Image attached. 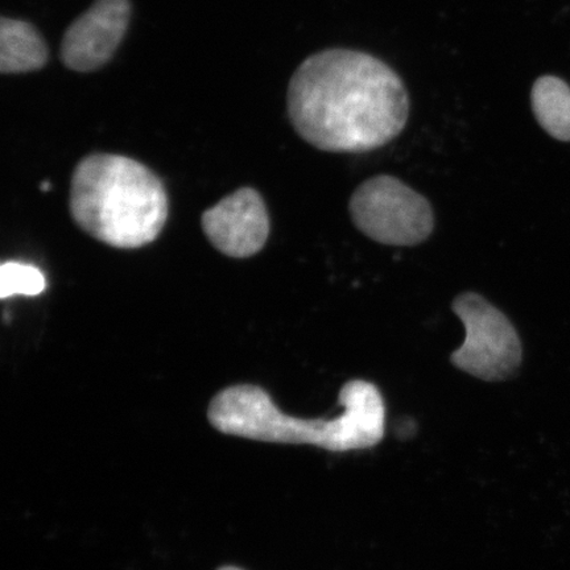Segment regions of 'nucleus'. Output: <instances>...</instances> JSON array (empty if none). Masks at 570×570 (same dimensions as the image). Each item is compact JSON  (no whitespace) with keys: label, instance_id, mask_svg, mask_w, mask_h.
Returning <instances> with one entry per match:
<instances>
[{"label":"nucleus","instance_id":"1","mask_svg":"<svg viewBox=\"0 0 570 570\" xmlns=\"http://www.w3.org/2000/svg\"><path fill=\"white\" fill-rule=\"evenodd\" d=\"M292 126L311 146L334 154H363L389 145L410 117V97L396 71L352 49L312 55L288 87Z\"/></svg>","mask_w":570,"mask_h":570},{"label":"nucleus","instance_id":"2","mask_svg":"<svg viewBox=\"0 0 570 570\" xmlns=\"http://www.w3.org/2000/svg\"><path fill=\"white\" fill-rule=\"evenodd\" d=\"M344 411L333 419L287 415L266 390L254 384L227 387L213 397L208 410L217 431L265 443L313 445L330 452L362 451L384 438L386 405L375 384L354 380L340 392Z\"/></svg>","mask_w":570,"mask_h":570},{"label":"nucleus","instance_id":"3","mask_svg":"<svg viewBox=\"0 0 570 570\" xmlns=\"http://www.w3.org/2000/svg\"><path fill=\"white\" fill-rule=\"evenodd\" d=\"M70 214L105 245L132 249L153 244L168 219V196L151 169L126 156L95 154L78 163Z\"/></svg>","mask_w":570,"mask_h":570},{"label":"nucleus","instance_id":"4","mask_svg":"<svg viewBox=\"0 0 570 570\" xmlns=\"http://www.w3.org/2000/svg\"><path fill=\"white\" fill-rule=\"evenodd\" d=\"M348 208L356 229L382 245L416 246L434 229L431 204L394 176L368 178L356 188Z\"/></svg>","mask_w":570,"mask_h":570},{"label":"nucleus","instance_id":"5","mask_svg":"<svg viewBox=\"0 0 570 570\" xmlns=\"http://www.w3.org/2000/svg\"><path fill=\"white\" fill-rule=\"evenodd\" d=\"M453 311L465 326V341L451 356L453 365L487 382L514 375L523 348L509 317L475 292L455 298Z\"/></svg>","mask_w":570,"mask_h":570},{"label":"nucleus","instance_id":"6","mask_svg":"<svg viewBox=\"0 0 570 570\" xmlns=\"http://www.w3.org/2000/svg\"><path fill=\"white\" fill-rule=\"evenodd\" d=\"M206 237L219 253L245 259L258 254L269 235L265 199L258 190L240 188L204 213Z\"/></svg>","mask_w":570,"mask_h":570},{"label":"nucleus","instance_id":"7","mask_svg":"<svg viewBox=\"0 0 570 570\" xmlns=\"http://www.w3.org/2000/svg\"><path fill=\"white\" fill-rule=\"evenodd\" d=\"M130 12V0H96L63 36L62 62L76 71L104 67L125 38Z\"/></svg>","mask_w":570,"mask_h":570},{"label":"nucleus","instance_id":"8","mask_svg":"<svg viewBox=\"0 0 570 570\" xmlns=\"http://www.w3.org/2000/svg\"><path fill=\"white\" fill-rule=\"evenodd\" d=\"M48 49L33 26L23 20L0 21V70L26 73L46 66Z\"/></svg>","mask_w":570,"mask_h":570},{"label":"nucleus","instance_id":"9","mask_svg":"<svg viewBox=\"0 0 570 570\" xmlns=\"http://www.w3.org/2000/svg\"><path fill=\"white\" fill-rule=\"evenodd\" d=\"M534 117L552 138L570 141V88L558 77L544 76L531 91Z\"/></svg>","mask_w":570,"mask_h":570},{"label":"nucleus","instance_id":"10","mask_svg":"<svg viewBox=\"0 0 570 570\" xmlns=\"http://www.w3.org/2000/svg\"><path fill=\"white\" fill-rule=\"evenodd\" d=\"M46 276L38 267L7 262L0 267V297L38 296L46 291Z\"/></svg>","mask_w":570,"mask_h":570},{"label":"nucleus","instance_id":"11","mask_svg":"<svg viewBox=\"0 0 570 570\" xmlns=\"http://www.w3.org/2000/svg\"><path fill=\"white\" fill-rule=\"evenodd\" d=\"M218 570H242V569L235 568V567H224V568H219Z\"/></svg>","mask_w":570,"mask_h":570}]
</instances>
